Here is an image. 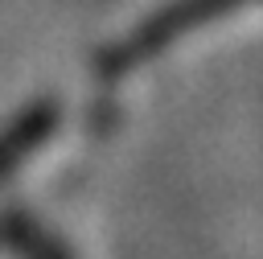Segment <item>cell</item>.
<instances>
[{"label": "cell", "mask_w": 263, "mask_h": 259, "mask_svg": "<svg viewBox=\"0 0 263 259\" xmlns=\"http://www.w3.org/2000/svg\"><path fill=\"white\" fill-rule=\"evenodd\" d=\"M234 4H242V0H177V4H168V8H160L156 16L144 21V29L127 41V53L160 49L164 41H173V37H181V33H189V29L222 16V12H230Z\"/></svg>", "instance_id": "6da1fadb"}]
</instances>
